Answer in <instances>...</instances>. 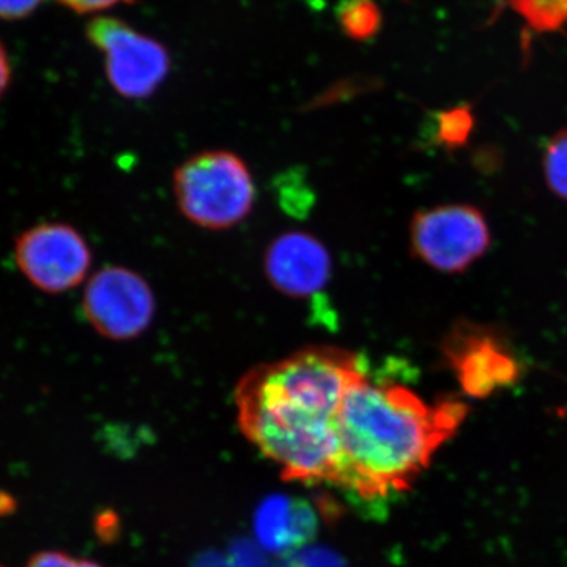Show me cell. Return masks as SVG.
<instances>
[{
  "mask_svg": "<svg viewBox=\"0 0 567 567\" xmlns=\"http://www.w3.org/2000/svg\"><path fill=\"white\" fill-rule=\"evenodd\" d=\"M365 375L357 354L333 346L257 365L235 390L238 427L284 480L333 486L336 421L350 388Z\"/></svg>",
  "mask_w": 567,
  "mask_h": 567,
  "instance_id": "cell-1",
  "label": "cell"
},
{
  "mask_svg": "<svg viewBox=\"0 0 567 567\" xmlns=\"http://www.w3.org/2000/svg\"><path fill=\"white\" fill-rule=\"evenodd\" d=\"M466 415L465 402L443 399L429 404L404 385L365 375L350 388L336 421L333 486L365 502L404 494L457 434Z\"/></svg>",
  "mask_w": 567,
  "mask_h": 567,
  "instance_id": "cell-2",
  "label": "cell"
},
{
  "mask_svg": "<svg viewBox=\"0 0 567 567\" xmlns=\"http://www.w3.org/2000/svg\"><path fill=\"white\" fill-rule=\"evenodd\" d=\"M178 208L204 229H230L244 221L256 203V186L244 159L233 152L194 155L174 177Z\"/></svg>",
  "mask_w": 567,
  "mask_h": 567,
  "instance_id": "cell-3",
  "label": "cell"
},
{
  "mask_svg": "<svg viewBox=\"0 0 567 567\" xmlns=\"http://www.w3.org/2000/svg\"><path fill=\"white\" fill-rule=\"evenodd\" d=\"M85 33L93 47L103 52L107 80L123 99H148L169 76L167 48L125 21L99 17L89 22Z\"/></svg>",
  "mask_w": 567,
  "mask_h": 567,
  "instance_id": "cell-4",
  "label": "cell"
},
{
  "mask_svg": "<svg viewBox=\"0 0 567 567\" xmlns=\"http://www.w3.org/2000/svg\"><path fill=\"white\" fill-rule=\"evenodd\" d=\"M491 241V227L483 212L468 204L417 212L410 224L413 254L443 274H464L488 251Z\"/></svg>",
  "mask_w": 567,
  "mask_h": 567,
  "instance_id": "cell-5",
  "label": "cell"
},
{
  "mask_svg": "<svg viewBox=\"0 0 567 567\" xmlns=\"http://www.w3.org/2000/svg\"><path fill=\"white\" fill-rule=\"evenodd\" d=\"M92 327L112 341H130L151 327L155 297L142 276L123 267L93 275L82 300Z\"/></svg>",
  "mask_w": 567,
  "mask_h": 567,
  "instance_id": "cell-6",
  "label": "cell"
},
{
  "mask_svg": "<svg viewBox=\"0 0 567 567\" xmlns=\"http://www.w3.org/2000/svg\"><path fill=\"white\" fill-rule=\"evenodd\" d=\"M14 259L25 278L48 293H63L84 281L92 252L66 224H41L18 237Z\"/></svg>",
  "mask_w": 567,
  "mask_h": 567,
  "instance_id": "cell-7",
  "label": "cell"
},
{
  "mask_svg": "<svg viewBox=\"0 0 567 567\" xmlns=\"http://www.w3.org/2000/svg\"><path fill=\"white\" fill-rule=\"evenodd\" d=\"M443 354L458 385L472 398H487L520 377L516 354L494 331L477 324H457L443 342Z\"/></svg>",
  "mask_w": 567,
  "mask_h": 567,
  "instance_id": "cell-8",
  "label": "cell"
},
{
  "mask_svg": "<svg viewBox=\"0 0 567 567\" xmlns=\"http://www.w3.org/2000/svg\"><path fill=\"white\" fill-rule=\"evenodd\" d=\"M265 274L279 292L293 298L312 297L330 281V252L312 235L287 233L268 246Z\"/></svg>",
  "mask_w": 567,
  "mask_h": 567,
  "instance_id": "cell-9",
  "label": "cell"
},
{
  "mask_svg": "<svg viewBox=\"0 0 567 567\" xmlns=\"http://www.w3.org/2000/svg\"><path fill=\"white\" fill-rule=\"evenodd\" d=\"M503 6L516 13L529 33L550 35L567 28V0H505Z\"/></svg>",
  "mask_w": 567,
  "mask_h": 567,
  "instance_id": "cell-10",
  "label": "cell"
},
{
  "mask_svg": "<svg viewBox=\"0 0 567 567\" xmlns=\"http://www.w3.org/2000/svg\"><path fill=\"white\" fill-rule=\"evenodd\" d=\"M336 17L344 35L354 41L375 39L383 24V13L375 0H341Z\"/></svg>",
  "mask_w": 567,
  "mask_h": 567,
  "instance_id": "cell-11",
  "label": "cell"
},
{
  "mask_svg": "<svg viewBox=\"0 0 567 567\" xmlns=\"http://www.w3.org/2000/svg\"><path fill=\"white\" fill-rule=\"evenodd\" d=\"M544 177L550 192L567 200V128L547 142L543 155Z\"/></svg>",
  "mask_w": 567,
  "mask_h": 567,
  "instance_id": "cell-12",
  "label": "cell"
},
{
  "mask_svg": "<svg viewBox=\"0 0 567 567\" xmlns=\"http://www.w3.org/2000/svg\"><path fill=\"white\" fill-rule=\"evenodd\" d=\"M473 125H475V118L466 104L443 111L436 122V140L447 148L462 147L468 141Z\"/></svg>",
  "mask_w": 567,
  "mask_h": 567,
  "instance_id": "cell-13",
  "label": "cell"
},
{
  "mask_svg": "<svg viewBox=\"0 0 567 567\" xmlns=\"http://www.w3.org/2000/svg\"><path fill=\"white\" fill-rule=\"evenodd\" d=\"M28 567H102L96 563L89 561V559H80L70 557L66 554H59V551H43V554L35 555L28 563Z\"/></svg>",
  "mask_w": 567,
  "mask_h": 567,
  "instance_id": "cell-14",
  "label": "cell"
},
{
  "mask_svg": "<svg viewBox=\"0 0 567 567\" xmlns=\"http://www.w3.org/2000/svg\"><path fill=\"white\" fill-rule=\"evenodd\" d=\"M43 0H0V20L14 21L28 18Z\"/></svg>",
  "mask_w": 567,
  "mask_h": 567,
  "instance_id": "cell-15",
  "label": "cell"
},
{
  "mask_svg": "<svg viewBox=\"0 0 567 567\" xmlns=\"http://www.w3.org/2000/svg\"><path fill=\"white\" fill-rule=\"evenodd\" d=\"M76 13H95V11L110 10L118 3H133L134 0H58Z\"/></svg>",
  "mask_w": 567,
  "mask_h": 567,
  "instance_id": "cell-16",
  "label": "cell"
},
{
  "mask_svg": "<svg viewBox=\"0 0 567 567\" xmlns=\"http://www.w3.org/2000/svg\"><path fill=\"white\" fill-rule=\"evenodd\" d=\"M11 80V66L10 59L7 55L6 48L0 43V99H2L3 93H6L7 87H9Z\"/></svg>",
  "mask_w": 567,
  "mask_h": 567,
  "instance_id": "cell-17",
  "label": "cell"
}]
</instances>
